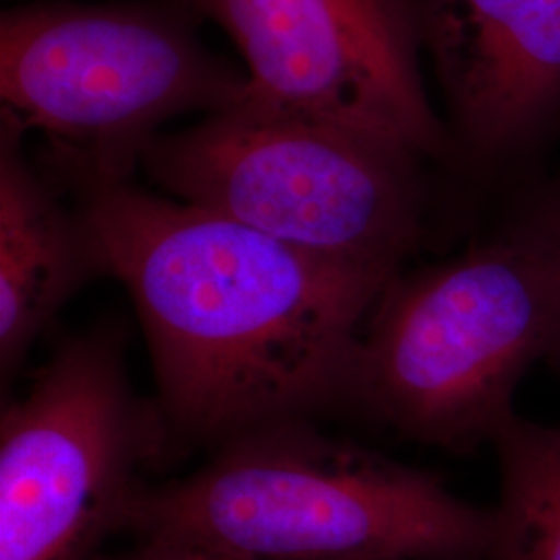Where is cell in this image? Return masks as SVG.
I'll use <instances>...</instances> for the list:
<instances>
[{
	"instance_id": "52a82bcc",
	"label": "cell",
	"mask_w": 560,
	"mask_h": 560,
	"mask_svg": "<svg viewBox=\"0 0 560 560\" xmlns=\"http://www.w3.org/2000/svg\"><path fill=\"white\" fill-rule=\"evenodd\" d=\"M240 48L252 101L455 164L420 71L416 0H187Z\"/></svg>"
},
{
	"instance_id": "5b68a950",
	"label": "cell",
	"mask_w": 560,
	"mask_h": 560,
	"mask_svg": "<svg viewBox=\"0 0 560 560\" xmlns=\"http://www.w3.org/2000/svg\"><path fill=\"white\" fill-rule=\"evenodd\" d=\"M425 161L395 141L245 101L152 141L140 166L175 200L384 275L425 235Z\"/></svg>"
},
{
	"instance_id": "7a4b0ae2",
	"label": "cell",
	"mask_w": 560,
	"mask_h": 560,
	"mask_svg": "<svg viewBox=\"0 0 560 560\" xmlns=\"http://www.w3.org/2000/svg\"><path fill=\"white\" fill-rule=\"evenodd\" d=\"M492 525L494 509L439 474L289 420L224 442L180 480L141 481L120 534L247 560H486Z\"/></svg>"
},
{
	"instance_id": "30bf717a",
	"label": "cell",
	"mask_w": 560,
	"mask_h": 560,
	"mask_svg": "<svg viewBox=\"0 0 560 560\" xmlns=\"http://www.w3.org/2000/svg\"><path fill=\"white\" fill-rule=\"evenodd\" d=\"M492 446L501 467L486 560H560V430L513 416Z\"/></svg>"
},
{
	"instance_id": "7c38bea8",
	"label": "cell",
	"mask_w": 560,
	"mask_h": 560,
	"mask_svg": "<svg viewBox=\"0 0 560 560\" xmlns=\"http://www.w3.org/2000/svg\"><path fill=\"white\" fill-rule=\"evenodd\" d=\"M529 212L536 221L540 222L541 229L548 233V237L555 243V249H557L560 260V179L541 194L540 200L534 203V208ZM550 361L559 368L560 372V332Z\"/></svg>"
},
{
	"instance_id": "8fae6325",
	"label": "cell",
	"mask_w": 560,
	"mask_h": 560,
	"mask_svg": "<svg viewBox=\"0 0 560 560\" xmlns=\"http://www.w3.org/2000/svg\"><path fill=\"white\" fill-rule=\"evenodd\" d=\"M94 560H247L221 552L196 541L171 538H141L138 544L119 555H98Z\"/></svg>"
},
{
	"instance_id": "277c9868",
	"label": "cell",
	"mask_w": 560,
	"mask_h": 560,
	"mask_svg": "<svg viewBox=\"0 0 560 560\" xmlns=\"http://www.w3.org/2000/svg\"><path fill=\"white\" fill-rule=\"evenodd\" d=\"M187 0H42L0 18L2 119L44 136L57 185L133 179L168 120L249 96L247 71L200 40Z\"/></svg>"
},
{
	"instance_id": "9c48e42d",
	"label": "cell",
	"mask_w": 560,
	"mask_h": 560,
	"mask_svg": "<svg viewBox=\"0 0 560 560\" xmlns=\"http://www.w3.org/2000/svg\"><path fill=\"white\" fill-rule=\"evenodd\" d=\"M0 117V376L11 381L32 347L85 284L104 277L80 208Z\"/></svg>"
},
{
	"instance_id": "ba28073f",
	"label": "cell",
	"mask_w": 560,
	"mask_h": 560,
	"mask_svg": "<svg viewBox=\"0 0 560 560\" xmlns=\"http://www.w3.org/2000/svg\"><path fill=\"white\" fill-rule=\"evenodd\" d=\"M455 166L494 168L559 122L560 0H416Z\"/></svg>"
},
{
	"instance_id": "3957f363",
	"label": "cell",
	"mask_w": 560,
	"mask_h": 560,
	"mask_svg": "<svg viewBox=\"0 0 560 560\" xmlns=\"http://www.w3.org/2000/svg\"><path fill=\"white\" fill-rule=\"evenodd\" d=\"M559 332V254L525 212L499 237L384 284L361 330L347 413L448 453L492 444Z\"/></svg>"
},
{
	"instance_id": "6da1fadb",
	"label": "cell",
	"mask_w": 560,
	"mask_h": 560,
	"mask_svg": "<svg viewBox=\"0 0 560 560\" xmlns=\"http://www.w3.org/2000/svg\"><path fill=\"white\" fill-rule=\"evenodd\" d=\"M133 301L173 444L347 413L365 318L395 275L322 258L133 179L59 185Z\"/></svg>"
},
{
	"instance_id": "8992f818",
	"label": "cell",
	"mask_w": 560,
	"mask_h": 560,
	"mask_svg": "<svg viewBox=\"0 0 560 560\" xmlns=\"http://www.w3.org/2000/svg\"><path fill=\"white\" fill-rule=\"evenodd\" d=\"M173 446L136 390L119 324L60 340L0 413V560H94Z\"/></svg>"
}]
</instances>
